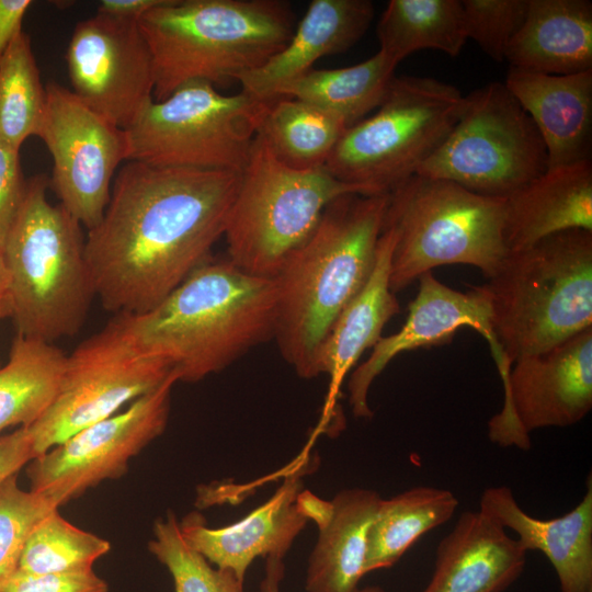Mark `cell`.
Returning a JSON list of instances; mask_svg holds the SVG:
<instances>
[{
  "mask_svg": "<svg viewBox=\"0 0 592 592\" xmlns=\"http://www.w3.org/2000/svg\"><path fill=\"white\" fill-rule=\"evenodd\" d=\"M240 174L127 161L84 239L102 306L114 315L145 312L206 262L224 236Z\"/></svg>",
  "mask_w": 592,
  "mask_h": 592,
  "instance_id": "6da1fadb",
  "label": "cell"
},
{
  "mask_svg": "<svg viewBox=\"0 0 592 592\" xmlns=\"http://www.w3.org/2000/svg\"><path fill=\"white\" fill-rule=\"evenodd\" d=\"M275 305L273 278L209 258L151 309L119 316L143 352L196 383L273 339Z\"/></svg>",
  "mask_w": 592,
  "mask_h": 592,
  "instance_id": "7a4b0ae2",
  "label": "cell"
},
{
  "mask_svg": "<svg viewBox=\"0 0 592 592\" xmlns=\"http://www.w3.org/2000/svg\"><path fill=\"white\" fill-rule=\"evenodd\" d=\"M388 194L343 195L325 209L310 237L273 277L274 337L283 358L303 378L333 322L367 281L383 232Z\"/></svg>",
  "mask_w": 592,
  "mask_h": 592,
  "instance_id": "3957f363",
  "label": "cell"
},
{
  "mask_svg": "<svg viewBox=\"0 0 592 592\" xmlns=\"http://www.w3.org/2000/svg\"><path fill=\"white\" fill-rule=\"evenodd\" d=\"M138 25L149 47L153 100L202 81L225 87L263 66L295 31L283 0H164Z\"/></svg>",
  "mask_w": 592,
  "mask_h": 592,
  "instance_id": "277c9868",
  "label": "cell"
},
{
  "mask_svg": "<svg viewBox=\"0 0 592 592\" xmlns=\"http://www.w3.org/2000/svg\"><path fill=\"white\" fill-rule=\"evenodd\" d=\"M482 285L510 373L517 358L592 327V231H560L510 252Z\"/></svg>",
  "mask_w": 592,
  "mask_h": 592,
  "instance_id": "5b68a950",
  "label": "cell"
},
{
  "mask_svg": "<svg viewBox=\"0 0 592 592\" xmlns=\"http://www.w3.org/2000/svg\"><path fill=\"white\" fill-rule=\"evenodd\" d=\"M48 180H27L26 193L3 244L8 297L18 334L53 343L83 326L94 286L81 225L46 195Z\"/></svg>",
  "mask_w": 592,
  "mask_h": 592,
  "instance_id": "8992f818",
  "label": "cell"
},
{
  "mask_svg": "<svg viewBox=\"0 0 592 592\" xmlns=\"http://www.w3.org/2000/svg\"><path fill=\"white\" fill-rule=\"evenodd\" d=\"M505 198L476 194L443 179L414 174L389 192L384 228L396 239L391 291L446 264H468L488 280L509 254L503 238Z\"/></svg>",
  "mask_w": 592,
  "mask_h": 592,
  "instance_id": "52a82bcc",
  "label": "cell"
},
{
  "mask_svg": "<svg viewBox=\"0 0 592 592\" xmlns=\"http://www.w3.org/2000/svg\"><path fill=\"white\" fill-rule=\"evenodd\" d=\"M348 194L369 195L325 167L286 166L258 132L225 227L227 258L247 273L273 278L314 232L327 206Z\"/></svg>",
  "mask_w": 592,
  "mask_h": 592,
  "instance_id": "ba28073f",
  "label": "cell"
},
{
  "mask_svg": "<svg viewBox=\"0 0 592 592\" xmlns=\"http://www.w3.org/2000/svg\"><path fill=\"white\" fill-rule=\"evenodd\" d=\"M464 102L447 82L395 76L377 111L345 129L325 168L369 195L388 194L441 147Z\"/></svg>",
  "mask_w": 592,
  "mask_h": 592,
  "instance_id": "9c48e42d",
  "label": "cell"
},
{
  "mask_svg": "<svg viewBox=\"0 0 592 592\" xmlns=\"http://www.w3.org/2000/svg\"><path fill=\"white\" fill-rule=\"evenodd\" d=\"M272 102L240 91L225 95L202 81L152 100L124 129L126 161L241 172Z\"/></svg>",
  "mask_w": 592,
  "mask_h": 592,
  "instance_id": "30bf717a",
  "label": "cell"
},
{
  "mask_svg": "<svg viewBox=\"0 0 592 592\" xmlns=\"http://www.w3.org/2000/svg\"><path fill=\"white\" fill-rule=\"evenodd\" d=\"M548 170L546 145L531 116L501 82L465 95L463 111L418 175L506 198Z\"/></svg>",
  "mask_w": 592,
  "mask_h": 592,
  "instance_id": "8fae6325",
  "label": "cell"
},
{
  "mask_svg": "<svg viewBox=\"0 0 592 592\" xmlns=\"http://www.w3.org/2000/svg\"><path fill=\"white\" fill-rule=\"evenodd\" d=\"M173 374L164 361L143 352L114 317L66 355L55 398L26 426L34 458L83 428L116 413Z\"/></svg>",
  "mask_w": 592,
  "mask_h": 592,
  "instance_id": "7c38bea8",
  "label": "cell"
},
{
  "mask_svg": "<svg viewBox=\"0 0 592 592\" xmlns=\"http://www.w3.org/2000/svg\"><path fill=\"white\" fill-rule=\"evenodd\" d=\"M174 374L121 412L92 423L33 458L31 489L58 506L106 479L124 475L129 460L166 430Z\"/></svg>",
  "mask_w": 592,
  "mask_h": 592,
  "instance_id": "4fadbf2b",
  "label": "cell"
},
{
  "mask_svg": "<svg viewBox=\"0 0 592 592\" xmlns=\"http://www.w3.org/2000/svg\"><path fill=\"white\" fill-rule=\"evenodd\" d=\"M46 112L39 138L53 158L50 185L66 210L88 230L110 201L113 177L126 161L124 129L56 82L45 86Z\"/></svg>",
  "mask_w": 592,
  "mask_h": 592,
  "instance_id": "5bb4252c",
  "label": "cell"
},
{
  "mask_svg": "<svg viewBox=\"0 0 592 592\" xmlns=\"http://www.w3.org/2000/svg\"><path fill=\"white\" fill-rule=\"evenodd\" d=\"M592 408V327L554 348L517 358L488 436L501 447L531 446L530 433L580 422Z\"/></svg>",
  "mask_w": 592,
  "mask_h": 592,
  "instance_id": "9a60e30c",
  "label": "cell"
},
{
  "mask_svg": "<svg viewBox=\"0 0 592 592\" xmlns=\"http://www.w3.org/2000/svg\"><path fill=\"white\" fill-rule=\"evenodd\" d=\"M66 61L71 91L122 129L153 100L152 59L138 22L96 13L80 21Z\"/></svg>",
  "mask_w": 592,
  "mask_h": 592,
  "instance_id": "2e32d148",
  "label": "cell"
},
{
  "mask_svg": "<svg viewBox=\"0 0 592 592\" xmlns=\"http://www.w3.org/2000/svg\"><path fill=\"white\" fill-rule=\"evenodd\" d=\"M419 289L408 307V316L396 333L382 339L373 346L366 361L355 367L348 384L349 402L356 418L368 419V391L374 379L391 360L402 352L449 343L463 327L478 331L488 341L492 357L502 380L508 382L506 369L496 342L491 326V309L483 285L467 292L456 291L439 280L432 272L419 278Z\"/></svg>",
  "mask_w": 592,
  "mask_h": 592,
  "instance_id": "e0dca14e",
  "label": "cell"
},
{
  "mask_svg": "<svg viewBox=\"0 0 592 592\" xmlns=\"http://www.w3.org/2000/svg\"><path fill=\"white\" fill-rule=\"evenodd\" d=\"M314 464L308 456L299 460L267 501L234 524L210 528L200 513H189L179 522L182 536L210 563L234 571L244 582L257 557L283 559L308 523L298 497L301 477Z\"/></svg>",
  "mask_w": 592,
  "mask_h": 592,
  "instance_id": "ac0fdd59",
  "label": "cell"
},
{
  "mask_svg": "<svg viewBox=\"0 0 592 592\" xmlns=\"http://www.w3.org/2000/svg\"><path fill=\"white\" fill-rule=\"evenodd\" d=\"M479 511L517 535L527 553L540 551L556 571L560 592H592V480L568 513L548 520L530 515L505 486L483 490Z\"/></svg>",
  "mask_w": 592,
  "mask_h": 592,
  "instance_id": "d6986e66",
  "label": "cell"
},
{
  "mask_svg": "<svg viewBox=\"0 0 592 592\" xmlns=\"http://www.w3.org/2000/svg\"><path fill=\"white\" fill-rule=\"evenodd\" d=\"M504 84L536 125L548 169L591 161L592 69L559 76L510 67Z\"/></svg>",
  "mask_w": 592,
  "mask_h": 592,
  "instance_id": "ffe728a7",
  "label": "cell"
},
{
  "mask_svg": "<svg viewBox=\"0 0 592 592\" xmlns=\"http://www.w3.org/2000/svg\"><path fill=\"white\" fill-rule=\"evenodd\" d=\"M526 554L479 510L463 512L439 543L433 574L421 592H503L522 574Z\"/></svg>",
  "mask_w": 592,
  "mask_h": 592,
  "instance_id": "44dd1931",
  "label": "cell"
},
{
  "mask_svg": "<svg viewBox=\"0 0 592 592\" xmlns=\"http://www.w3.org/2000/svg\"><path fill=\"white\" fill-rule=\"evenodd\" d=\"M374 16L368 0H314L286 46L260 68L241 76V90L265 102L309 71L314 62L352 47Z\"/></svg>",
  "mask_w": 592,
  "mask_h": 592,
  "instance_id": "7402d4cb",
  "label": "cell"
},
{
  "mask_svg": "<svg viewBox=\"0 0 592 592\" xmlns=\"http://www.w3.org/2000/svg\"><path fill=\"white\" fill-rule=\"evenodd\" d=\"M571 229L592 231L591 161L548 169L504 201L509 253Z\"/></svg>",
  "mask_w": 592,
  "mask_h": 592,
  "instance_id": "603a6c76",
  "label": "cell"
},
{
  "mask_svg": "<svg viewBox=\"0 0 592 592\" xmlns=\"http://www.w3.org/2000/svg\"><path fill=\"white\" fill-rule=\"evenodd\" d=\"M380 499L375 490L351 488L322 501L312 519L319 535L308 559L307 592L358 590L365 576L367 533Z\"/></svg>",
  "mask_w": 592,
  "mask_h": 592,
  "instance_id": "cb8c5ba5",
  "label": "cell"
},
{
  "mask_svg": "<svg viewBox=\"0 0 592 592\" xmlns=\"http://www.w3.org/2000/svg\"><path fill=\"white\" fill-rule=\"evenodd\" d=\"M510 67L545 75L592 69V2L528 0L525 20L511 39Z\"/></svg>",
  "mask_w": 592,
  "mask_h": 592,
  "instance_id": "d4e9b609",
  "label": "cell"
},
{
  "mask_svg": "<svg viewBox=\"0 0 592 592\" xmlns=\"http://www.w3.org/2000/svg\"><path fill=\"white\" fill-rule=\"evenodd\" d=\"M395 239L394 229L383 228L367 281L340 312L319 349L316 375L329 376L330 400L360 356L382 339L384 327L400 310L389 283Z\"/></svg>",
  "mask_w": 592,
  "mask_h": 592,
  "instance_id": "484cf974",
  "label": "cell"
},
{
  "mask_svg": "<svg viewBox=\"0 0 592 592\" xmlns=\"http://www.w3.org/2000/svg\"><path fill=\"white\" fill-rule=\"evenodd\" d=\"M457 506L452 491L429 486L380 499L367 533L365 574L392 567L421 536L451 520Z\"/></svg>",
  "mask_w": 592,
  "mask_h": 592,
  "instance_id": "4316f807",
  "label": "cell"
},
{
  "mask_svg": "<svg viewBox=\"0 0 592 592\" xmlns=\"http://www.w3.org/2000/svg\"><path fill=\"white\" fill-rule=\"evenodd\" d=\"M397 64L378 50L360 64L337 69H310L275 95L294 98L331 114L350 127L382 103Z\"/></svg>",
  "mask_w": 592,
  "mask_h": 592,
  "instance_id": "83f0119b",
  "label": "cell"
},
{
  "mask_svg": "<svg viewBox=\"0 0 592 592\" xmlns=\"http://www.w3.org/2000/svg\"><path fill=\"white\" fill-rule=\"evenodd\" d=\"M65 361L54 343L16 333L8 362L0 365V433L42 415L55 398Z\"/></svg>",
  "mask_w": 592,
  "mask_h": 592,
  "instance_id": "f1b7e54d",
  "label": "cell"
},
{
  "mask_svg": "<svg viewBox=\"0 0 592 592\" xmlns=\"http://www.w3.org/2000/svg\"><path fill=\"white\" fill-rule=\"evenodd\" d=\"M379 50L395 64L420 49L457 57L467 41L462 1L390 0L377 24Z\"/></svg>",
  "mask_w": 592,
  "mask_h": 592,
  "instance_id": "f546056e",
  "label": "cell"
},
{
  "mask_svg": "<svg viewBox=\"0 0 592 592\" xmlns=\"http://www.w3.org/2000/svg\"><path fill=\"white\" fill-rule=\"evenodd\" d=\"M348 127L343 122L294 98L273 101L259 133L283 163L294 169L323 168Z\"/></svg>",
  "mask_w": 592,
  "mask_h": 592,
  "instance_id": "4dcf8cb0",
  "label": "cell"
},
{
  "mask_svg": "<svg viewBox=\"0 0 592 592\" xmlns=\"http://www.w3.org/2000/svg\"><path fill=\"white\" fill-rule=\"evenodd\" d=\"M45 112L46 90L22 30L0 56V141L21 150L29 137H39Z\"/></svg>",
  "mask_w": 592,
  "mask_h": 592,
  "instance_id": "1f68e13d",
  "label": "cell"
},
{
  "mask_svg": "<svg viewBox=\"0 0 592 592\" xmlns=\"http://www.w3.org/2000/svg\"><path fill=\"white\" fill-rule=\"evenodd\" d=\"M110 549L109 540L71 524L56 509L32 531L18 571L35 574L90 571Z\"/></svg>",
  "mask_w": 592,
  "mask_h": 592,
  "instance_id": "d6a6232c",
  "label": "cell"
},
{
  "mask_svg": "<svg viewBox=\"0 0 592 592\" xmlns=\"http://www.w3.org/2000/svg\"><path fill=\"white\" fill-rule=\"evenodd\" d=\"M148 548L169 570L175 592H243V581L234 571L213 568L186 543L171 511L155 522Z\"/></svg>",
  "mask_w": 592,
  "mask_h": 592,
  "instance_id": "836d02e7",
  "label": "cell"
},
{
  "mask_svg": "<svg viewBox=\"0 0 592 592\" xmlns=\"http://www.w3.org/2000/svg\"><path fill=\"white\" fill-rule=\"evenodd\" d=\"M58 508L44 494L21 489L18 474L0 485V584L18 570L22 551L35 526Z\"/></svg>",
  "mask_w": 592,
  "mask_h": 592,
  "instance_id": "e575fe53",
  "label": "cell"
},
{
  "mask_svg": "<svg viewBox=\"0 0 592 592\" xmlns=\"http://www.w3.org/2000/svg\"><path fill=\"white\" fill-rule=\"evenodd\" d=\"M467 39L493 60H505L508 46L522 26L528 0H462Z\"/></svg>",
  "mask_w": 592,
  "mask_h": 592,
  "instance_id": "d590c367",
  "label": "cell"
},
{
  "mask_svg": "<svg viewBox=\"0 0 592 592\" xmlns=\"http://www.w3.org/2000/svg\"><path fill=\"white\" fill-rule=\"evenodd\" d=\"M107 583L93 570L71 573L15 571L0 584V592H107Z\"/></svg>",
  "mask_w": 592,
  "mask_h": 592,
  "instance_id": "8d00e7d4",
  "label": "cell"
},
{
  "mask_svg": "<svg viewBox=\"0 0 592 592\" xmlns=\"http://www.w3.org/2000/svg\"><path fill=\"white\" fill-rule=\"evenodd\" d=\"M27 181L23 177L20 150L0 141V246L23 204Z\"/></svg>",
  "mask_w": 592,
  "mask_h": 592,
  "instance_id": "74e56055",
  "label": "cell"
},
{
  "mask_svg": "<svg viewBox=\"0 0 592 592\" xmlns=\"http://www.w3.org/2000/svg\"><path fill=\"white\" fill-rule=\"evenodd\" d=\"M34 458L33 445L26 426L0 436V485L15 475Z\"/></svg>",
  "mask_w": 592,
  "mask_h": 592,
  "instance_id": "f35d334b",
  "label": "cell"
},
{
  "mask_svg": "<svg viewBox=\"0 0 592 592\" xmlns=\"http://www.w3.org/2000/svg\"><path fill=\"white\" fill-rule=\"evenodd\" d=\"M32 3L31 0H0V56L22 31L23 18Z\"/></svg>",
  "mask_w": 592,
  "mask_h": 592,
  "instance_id": "ab89813d",
  "label": "cell"
},
{
  "mask_svg": "<svg viewBox=\"0 0 592 592\" xmlns=\"http://www.w3.org/2000/svg\"><path fill=\"white\" fill-rule=\"evenodd\" d=\"M163 2L164 0H102L98 4L96 14L138 22L146 13Z\"/></svg>",
  "mask_w": 592,
  "mask_h": 592,
  "instance_id": "60d3db41",
  "label": "cell"
},
{
  "mask_svg": "<svg viewBox=\"0 0 592 592\" xmlns=\"http://www.w3.org/2000/svg\"><path fill=\"white\" fill-rule=\"evenodd\" d=\"M285 566L282 558L270 556L265 561V573L262 579L259 592H281V582L284 578ZM356 592H386L379 585H368L358 589Z\"/></svg>",
  "mask_w": 592,
  "mask_h": 592,
  "instance_id": "b9f144b4",
  "label": "cell"
},
{
  "mask_svg": "<svg viewBox=\"0 0 592 592\" xmlns=\"http://www.w3.org/2000/svg\"><path fill=\"white\" fill-rule=\"evenodd\" d=\"M9 272L4 258L3 248L0 246V296L7 295L9 289Z\"/></svg>",
  "mask_w": 592,
  "mask_h": 592,
  "instance_id": "7bdbcfd3",
  "label": "cell"
},
{
  "mask_svg": "<svg viewBox=\"0 0 592 592\" xmlns=\"http://www.w3.org/2000/svg\"><path fill=\"white\" fill-rule=\"evenodd\" d=\"M11 316V307L8 294L0 296V320Z\"/></svg>",
  "mask_w": 592,
  "mask_h": 592,
  "instance_id": "ee69618b",
  "label": "cell"
}]
</instances>
